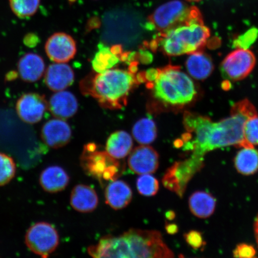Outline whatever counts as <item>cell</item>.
Returning a JSON list of instances; mask_svg holds the SVG:
<instances>
[{"instance_id":"obj_22","label":"cell","mask_w":258,"mask_h":258,"mask_svg":"<svg viewBox=\"0 0 258 258\" xmlns=\"http://www.w3.org/2000/svg\"><path fill=\"white\" fill-rule=\"evenodd\" d=\"M189 206L192 214L199 218H206L214 213L216 200L207 192L198 191L190 197Z\"/></svg>"},{"instance_id":"obj_9","label":"cell","mask_w":258,"mask_h":258,"mask_svg":"<svg viewBox=\"0 0 258 258\" xmlns=\"http://www.w3.org/2000/svg\"><path fill=\"white\" fill-rule=\"evenodd\" d=\"M255 64L256 57L252 51L237 48L225 57L221 69L225 77L236 82L249 76Z\"/></svg>"},{"instance_id":"obj_16","label":"cell","mask_w":258,"mask_h":258,"mask_svg":"<svg viewBox=\"0 0 258 258\" xmlns=\"http://www.w3.org/2000/svg\"><path fill=\"white\" fill-rule=\"evenodd\" d=\"M105 202L114 210H120L127 207L133 198L132 189L126 182L121 180H115L109 182L106 187Z\"/></svg>"},{"instance_id":"obj_7","label":"cell","mask_w":258,"mask_h":258,"mask_svg":"<svg viewBox=\"0 0 258 258\" xmlns=\"http://www.w3.org/2000/svg\"><path fill=\"white\" fill-rule=\"evenodd\" d=\"M80 160L87 175L98 180L102 185L117 180L122 171L120 161L106 151H90L84 148Z\"/></svg>"},{"instance_id":"obj_21","label":"cell","mask_w":258,"mask_h":258,"mask_svg":"<svg viewBox=\"0 0 258 258\" xmlns=\"http://www.w3.org/2000/svg\"><path fill=\"white\" fill-rule=\"evenodd\" d=\"M133 148V140L127 132L119 131L112 134L106 144V151L114 159H124Z\"/></svg>"},{"instance_id":"obj_28","label":"cell","mask_w":258,"mask_h":258,"mask_svg":"<svg viewBox=\"0 0 258 258\" xmlns=\"http://www.w3.org/2000/svg\"><path fill=\"white\" fill-rule=\"evenodd\" d=\"M138 191L141 195L154 196L159 191V182L150 174H144L139 177L137 181Z\"/></svg>"},{"instance_id":"obj_15","label":"cell","mask_w":258,"mask_h":258,"mask_svg":"<svg viewBox=\"0 0 258 258\" xmlns=\"http://www.w3.org/2000/svg\"><path fill=\"white\" fill-rule=\"evenodd\" d=\"M78 101L72 92L62 90L51 96L48 109L54 117L67 119L72 117L78 110Z\"/></svg>"},{"instance_id":"obj_23","label":"cell","mask_w":258,"mask_h":258,"mask_svg":"<svg viewBox=\"0 0 258 258\" xmlns=\"http://www.w3.org/2000/svg\"><path fill=\"white\" fill-rule=\"evenodd\" d=\"M235 168L244 175H250L258 170V151L253 147H244L237 154Z\"/></svg>"},{"instance_id":"obj_2","label":"cell","mask_w":258,"mask_h":258,"mask_svg":"<svg viewBox=\"0 0 258 258\" xmlns=\"http://www.w3.org/2000/svg\"><path fill=\"white\" fill-rule=\"evenodd\" d=\"M89 255L97 258H167L175 256L156 230L130 229L119 236L105 235L88 247Z\"/></svg>"},{"instance_id":"obj_1","label":"cell","mask_w":258,"mask_h":258,"mask_svg":"<svg viewBox=\"0 0 258 258\" xmlns=\"http://www.w3.org/2000/svg\"><path fill=\"white\" fill-rule=\"evenodd\" d=\"M255 108L247 99L236 103L230 117L217 122L198 114L186 120L187 132L195 134L192 141L195 150L204 156L210 151L231 145L241 147L244 142V125L248 118L257 115Z\"/></svg>"},{"instance_id":"obj_10","label":"cell","mask_w":258,"mask_h":258,"mask_svg":"<svg viewBox=\"0 0 258 258\" xmlns=\"http://www.w3.org/2000/svg\"><path fill=\"white\" fill-rule=\"evenodd\" d=\"M16 109L22 121L28 124H35L43 118L48 109V102L45 96L39 93H25L18 99Z\"/></svg>"},{"instance_id":"obj_4","label":"cell","mask_w":258,"mask_h":258,"mask_svg":"<svg viewBox=\"0 0 258 258\" xmlns=\"http://www.w3.org/2000/svg\"><path fill=\"white\" fill-rule=\"evenodd\" d=\"M152 89L153 98L166 108H181L195 99L197 90L188 74L176 66L159 69V75L153 83L147 84Z\"/></svg>"},{"instance_id":"obj_8","label":"cell","mask_w":258,"mask_h":258,"mask_svg":"<svg viewBox=\"0 0 258 258\" xmlns=\"http://www.w3.org/2000/svg\"><path fill=\"white\" fill-rule=\"evenodd\" d=\"M59 237L56 229L46 222H38L29 228L25 243L32 252L47 257L56 250Z\"/></svg>"},{"instance_id":"obj_12","label":"cell","mask_w":258,"mask_h":258,"mask_svg":"<svg viewBox=\"0 0 258 258\" xmlns=\"http://www.w3.org/2000/svg\"><path fill=\"white\" fill-rule=\"evenodd\" d=\"M128 166L132 172L138 175L156 172L159 166V155L153 147L141 145L131 151Z\"/></svg>"},{"instance_id":"obj_20","label":"cell","mask_w":258,"mask_h":258,"mask_svg":"<svg viewBox=\"0 0 258 258\" xmlns=\"http://www.w3.org/2000/svg\"><path fill=\"white\" fill-rule=\"evenodd\" d=\"M69 182L70 177L66 171L57 166L47 167L43 171L40 177L42 188L51 193L62 191Z\"/></svg>"},{"instance_id":"obj_24","label":"cell","mask_w":258,"mask_h":258,"mask_svg":"<svg viewBox=\"0 0 258 258\" xmlns=\"http://www.w3.org/2000/svg\"><path fill=\"white\" fill-rule=\"evenodd\" d=\"M132 134L138 143L142 145L150 144L156 140L157 137L156 124L150 118H142L134 125Z\"/></svg>"},{"instance_id":"obj_31","label":"cell","mask_w":258,"mask_h":258,"mask_svg":"<svg viewBox=\"0 0 258 258\" xmlns=\"http://www.w3.org/2000/svg\"><path fill=\"white\" fill-rule=\"evenodd\" d=\"M184 238L186 243L194 249H200L204 244L201 233L197 231L188 232L184 235Z\"/></svg>"},{"instance_id":"obj_17","label":"cell","mask_w":258,"mask_h":258,"mask_svg":"<svg viewBox=\"0 0 258 258\" xmlns=\"http://www.w3.org/2000/svg\"><path fill=\"white\" fill-rule=\"evenodd\" d=\"M18 67L21 79L29 83L37 82L46 72L43 58L34 53H28L22 56L19 61Z\"/></svg>"},{"instance_id":"obj_18","label":"cell","mask_w":258,"mask_h":258,"mask_svg":"<svg viewBox=\"0 0 258 258\" xmlns=\"http://www.w3.org/2000/svg\"><path fill=\"white\" fill-rule=\"evenodd\" d=\"M98 197L94 189L88 185H76L71 194L70 203L77 211L89 213L98 207Z\"/></svg>"},{"instance_id":"obj_5","label":"cell","mask_w":258,"mask_h":258,"mask_svg":"<svg viewBox=\"0 0 258 258\" xmlns=\"http://www.w3.org/2000/svg\"><path fill=\"white\" fill-rule=\"evenodd\" d=\"M211 35L203 18L178 26L154 40L156 47L159 44L161 51L167 56H176L201 51Z\"/></svg>"},{"instance_id":"obj_30","label":"cell","mask_w":258,"mask_h":258,"mask_svg":"<svg viewBox=\"0 0 258 258\" xmlns=\"http://www.w3.org/2000/svg\"><path fill=\"white\" fill-rule=\"evenodd\" d=\"M258 38V29L252 28L235 38L233 42L235 47L248 49Z\"/></svg>"},{"instance_id":"obj_32","label":"cell","mask_w":258,"mask_h":258,"mask_svg":"<svg viewBox=\"0 0 258 258\" xmlns=\"http://www.w3.org/2000/svg\"><path fill=\"white\" fill-rule=\"evenodd\" d=\"M233 253L234 257L250 258L255 256L256 251L250 245L241 244L235 248Z\"/></svg>"},{"instance_id":"obj_13","label":"cell","mask_w":258,"mask_h":258,"mask_svg":"<svg viewBox=\"0 0 258 258\" xmlns=\"http://www.w3.org/2000/svg\"><path fill=\"white\" fill-rule=\"evenodd\" d=\"M72 136V129L63 119H51L42 128V139L51 148H59L64 147L69 143Z\"/></svg>"},{"instance_id":"obj_6","label":"cell","mask_w":258,"mask_h":258,"mask_svg":"<svg viewBox=\"0 0 258 258\" xmlns=\"http://www.w3.org/2000/svg\"><path fill=\"white\" fill-rule=\"evenodd\" d=\"M201 17L198 8L188 7L179 0H172L159 6L148 17L147 24L148 28L162 34Z\"/></svg>"},{"instance_id":"obj_34","label":"cell","mask_w":258,"mask_h":258,"mask_svg":"<svg viewBox=\"0 0 258 258\" xmlns=\"http://www.w3.org/2000/svg\"><path fill=\"white\" fill-rule=\"evenodd\" d=\"M175 213L172 211H170L166 213V217L168 220H173L175 218Z\"/></svg>"},{"instance_id":"obj_14","label":"cell","mask_w":258,"mask_h":258,"mask_svg":"<svg viewBox=\"0 0 258 258\" xmlns=\"http://www.w3.org/2000/svg\"><path fill=\"white\" fill-rule=\"evenodd\" d=\"M44 80L47 88L53 92L64 90L74 83L73 69L66 63L51 64L44 73Z\"/></svg>"},{"instance_id":"obj_26","label":"cell","mask_w":258,"mask_h":258,"mask_svg":"<svg viewBox=\"0 0 258 258\" xmlns=\"http://www.w3.org/2000/svg\"><path fill=\"white\" fill-rule=\"evenodd\" d=\"M41 0H9L10 7L14 14L19 18L31 17L35 14L40 5Z\"/></svg>"},{"instance_id":"obj_19","label":"cell","mask_w":258,"mask_h":258,"mask_svg":"<svg viewBox=\"0 0 258 258\" xmlns=\"http://www.w3.org/2000/svg\"><path fill=\"white\" fill-rule=\"evenodd\" d=\"M186 68L192 78L204 80L211 75L214 66L211 57L201 50L189 54L186 61Z\"/></svg>"},{"instance_id":"obj_25","label":"cell","mask_w":258,"mask_h":258,"mask_svg":"<svg viewBox=\"0 0 258 258\" xmlns=\"http://www.w3.org/2000/svg\"><path fill=\"white\" fill-rule=\"evenodd\" d=\"M99 51L92 61L93 70L97 73H102L112 69L120 62V58L113 53L111 48L99 45Z\"/></svg>"},{"instance_id":"obj_36","label":"cell","mask_w":258,"mask_h":258,"mask_svg":"<svg viewBox=\"0 0 258 258\" xmlns=\"http://www.w3.org/2000/svg\"><path fill=\"white\" fill-rule=\"evenodd\" d=\"M186 1L192 2H198L202 1V0H186Z\"/></svg>"},{"instance_id":"obj_35","label":"cell","mask_w":258,"mask_h":258,"mask_svg":"<svg viewBox=\"0 0 258 258\" xmlns=\"http://www.w3.org/2000/svg\"><path fill=\"white\" fill-rule=\"evenodd\" d=\"M254 228H255V234L258 243V217L256 221L255 227H254Z\"/></svg>"},{"instance_id":"obj_11","label":"cell","mask_w":258,"mask_h":258,"mask_svg":"<svg viewBox=\"0 0 258 258\" xmlns=\"http://www.w3.org/2000/svg\"><path fill=\"white\" fill-rule=\"evenodd\" d=\"M45 51L54 62L66 63L73 59L77 53L75 40L64 32H56L48 38Z\"/></svg>"},{"instance_id":"obj_29","label":"cell","mask_w":258,"mask_h":258,"mask_svg":"<svg viewBox=\"0 0 258 258\" xmlns=\"http://www.w3.org/2000/svg\"><path fill=\"white\" fill-rule=\"evenodd\" d=\"M16 165L12 158L5 154L0 153V186L7 184L14 178Z\"/></svg>"},{"instance_id":"obj_27","label":"cell","mask_w":258,"mask_h":258,"mask_svg":"<svg viewBox=\"0 0 258 258\" xmlns=\"http://www.w3.org/2000/svg\"><path fill=\"white\" fill-rule=\"evenodd\" d=\"M244 142L241 147H254L258 145V116L247 119L244 125Z\"/></svg>"},{"instance_id":"obj_33","label":"cell","mask_w":258,"mask_h":258,"mask_svg":"<svg viewBox=\"0 0 258 258\" xmlns=\"http://www.w3.org/2000/svg\"><path fill=\"white\" fill-rule=\"evenodd\" d=\"M166 231L170 235L175 234L178 232V227L176 224H171L169 222H166Z\"/></svg>"},{"instance_id":"obj_3","label":"cell","mask_w":258,"mask_h":258,"mask_svg":"<svg viewBox=\"0 0 258 258\" xmlns=\"http://www.w3.org/2000/svg\"><path fill=\"white\" fill-rule=\"evenodd\" d=\"M138 83L137 77L130 71L110 69L87 77L81 83V90L103 107L120 109L126 105L129 93Z\"/></svg>"}]
</instances>
